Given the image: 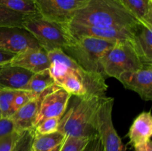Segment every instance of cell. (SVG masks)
I'll list each match as a JSON object with an SVG mask.
<instances>
[{
  "mask_svg": "<svg viewBox=\"0 0 152 151\" xmlns=\"http://www.w3.org/2000/svg\"><path fill=\"white\" fill-rule=\"evenodd\" d=\"M54 84H56L54 80L47 69L33 74L25 90L32 93L34 97H38Z\"/></svg>",
  "mask_w": 152,
  "mask_h": 151,
  "instance_id": "d6986e66",
  "label": "cell"
},
{
  "mask_svg": "<svg viewBox=\"0 0 152 151\" xmlns=\"http://www.w3.org/2000/svg\"><path fill=\"white\" fill-rule=\"evenodd\" d=\"M10 64L28 70L33 73L49 69L50 67L48 52L41 47L29 49L15 55Z\"/></svg>",
  "mask_w": 152,
  "mask_h": 151,
  "instance_id": "4fadbf2b",
  "label": "cell"
},
{
  "mask_svg": "<svg viewBox=\"0 0 152 151\" xmlns=\"http://www.w3.org/2000/svg\"><path fill=\"white\" fill-rule=\"evenodd\" d=\"M88 0H34L38 13L45 19L67 25Z\"/></svg>",
  "mask_w": 152,
  "mask_h": 151,
  "instance_id": "ba28073f",
  "label": "cell"
},
{
  "mask_svg": "<svg viewBox=\"0 0 152 151\" xmlns=\"http://www.w3.org/2000/svg\"><path fill=\"white\" fill-rule=\"evenodd\" d=\"M135 151H152V143L149 140L145 143L135 147Z\"/></svg>",
  "mask_w": 152,
  "mask_h": 151,
  "instance_id": "1f68e13d",
  "label": "cell"
},
{
  "mask_svg": "<svg viewBox=\"0 0 152 151\" xmlns=\"http://www.w3.org/2000/svg\"><path fill=\"white\" fill-rule=\"evenodd\" d=\"M105 96L76 97L77 99L69 108H67L60 118L58 131L65 137L91 139L98 136L96 127V113Z\"/></svg>",
  "mask_w": 152,
  "mask_h": 151,
  "instance_id": "3957f363",
  "label": "cell"
},
{
  "mask_svg": "<svg viewBox=\"0 0 152 151\" xmlns=\"http://www.w3.org/2000/svg\"><path fill=\"white\" fill-rule=\"evenodd\" d=\"M142 25L152 28V0H119Z\"/></svg>",
  "mask_w": 152,
  "mask_h": 151,
  "instance_id": "ac0fdd59",
  "label": "cell"
},
{
  "mask_svg": "<svg viewBox=\"0 0 152 151\" xmlns=\"http://www.w3.org/2000/svg\"><path fill=\"white\" fill-rule=\"evenodd\" d=\"M65 136L59 131L42 135L36 133L31 151H51L64 142Z\"/></svg>",
  "mask_w": 152,
  "mask_h": 151,
  "instance_id": "ffe728a7",
  "label": "cell"
},
{
  "mask_svg": "<svg viewBox=\"0 0 152 151\" xmlns=\"http://www.w3.org/2000/svg\"><path fill=\"white\" fill-rule=\"evenodd\" d=\"M90 139L84 138L65 137L60 151H83Z\"/></svg>",
  "mask_w": 152,
  "mask_h": 151,
  "instance_id": "d4e9b609",
  "label": "cell"
},
{
  "mask_svg": "<svg viewBox=\"0 0 152 151\" xmlns=\"http://www.w3.org/2000/svg\"><path fill=\"white\" fill-rule=\"evenodd\" d=\"M22 26L47 52L57 49L63 50L72 40L66 25L48 20L39 14L26 16Z\"/></svg>",
  "mask_w": 152,
  "mask_h": 151,
  "instance_id": "5b68a950",
  "label": "cell"
},
{
  "mask_svg": "<svg viewBox=\"0 0 152 151\" xmlns=\"http://www.w3.org/2000/svg\"><path fill=\"white\" fill-rule=\"evenodd\" d=\"M33 73L10 64L0 66V88L25 90Z\"/></svg>",
  "mask_w": 152,
  "mask_h": 151,
  "instance_id": "5bb4252c",
  "label": "cell"
},
{
  "mask_svg": "<svg viewBox=\"0 0 152 151\" xmlns=\"http://www.w3.org/2000/svg\"><path fill=\"white\" fill-rule=\"evenodd\" d=\"M114 99L104 97L96 113V131L104 151H126V146L117 134L112 120Z\"/></svg>",
  "mask_w": 152,
  "mask_h": 151,
  "instance_id": "52a82bcc",
  "label": "cell"
},
{
  "mask_svg": "<svg viewBox=\"0 0 152 151\" xmlns=\"http://www.w3.org/2000/svg\"><path fill=\"white\" fill-rule=\"evenodd\" d=\"M83 151H104L99 136H96L91 139Z\"/></svg>",
  "mask_w": 152,
  "mask_h": 151,
  "instance_id": "f546056e",
  "label": "cell"
},
{
  "mask_svg": "<svg viewBox=\"0 0 152 151\" xmlns=\"http://www.w3.org/2000/svg\"><path fill=\"white\" fill-rule=\"evenodd\" d=\"M117 80L125 88L134 91L143 100H152V65H145L137 70L123 73Z\"/></svg>",
  "mask_w": 152,
  "mask_h": 151,
  "instance_id": "7c38bea8",
  "label": "cell"
},
{
  "mask_svg": "<svg viewBox=\"0 0 152 151\" xmlns=\"http://www.w3.org/2000/svg\"><path fill=\"white\" fill-rule=\"evenodd\" d=\"M15 55L0 45V66L10 64Z\"/></svg>",
  "mask_w": 152,
  "mask_h": 151,
  "instance_id": "4dcf8cb0",
  "label": "cell"
},
{
  "mask_svg": "<svg viewBox=\"0 0 152 151\" xmlns=\"http://www.w3.org/2000/svg\"><path fill=\"white\" fill-rule=\"evenodd\" d=\"M144 65L138 57L132 41L116 42L101 59L102 73L105 78L118 79L123 73L137 70Z\"/></svg>",
  "mask_w": 152,
  "mask_h": 151,
  "instance_id": "8992f818",
  "label": "cell"
},
{
  "mask_svg": "<svg viewBox=\"0 0 152 151\" xmlns=\"http://www.w3.org/2000/svg\"><path fill=\"white\" fill-rule=\"evenodd\" d=\"M1 118H2V115H1V110H0V119H1Z\"/></svg>",
  "mask_w": 152,
  "mask_h": 151,
  "instance_id": "836d02e7",
  "label": "cell"
},
{
  "mask_svg": "<svg viewBox=\"0 0 152 151\" xmlns=\"http://www.w3.org/2000/svg\"><path fill=\"white\" fill-rule=\"evenodd\" d=\"M68 33L73 38L82 36H90L102 38L108 41L117 42L133 40L136 31L126 29H119L109 27H98L86 25L83 24L70 22L66 25Z\"/></svg>",
  "mask_w": 152,
  "mask_h": 151,
  "instance_id": "30bf717a",
  "label": "cell"
},
{
  "mask_svg": "<svg viewBox=\"0 0 152 151\" xmlns=\"http://www.w3.org/2000/svg\"><path fill=\"white\" fill-rule=\"evenodd\" d=\"M34 97L32 95V93H30L29 91L25 90H18L17 93H16V96H15L13 102V106H12V111H13V114L19 108L23 106L25 104H26L28 101L31 99H34Z\"/></svg>",
  "mask_w": 152,
  "mask_h": 151,
  "instance_id": "83f0119b",
  "label": "cell"
},
{
  "mask_svg": "<svg viewBox=\"0 0 152 151\" xmlns=\"http://www.w3.org/2000/svg\"><path fill=\"white\" fill-rule=\"evenodd\" d=\"M44 93L38 97H35L28 101L23 106L19 108L10 117L14 124L15 130L22 132L27 130L34 129L36 120L39 110L40 102Z\"/></svg>",
  "mask_w": 152,
  "mask_h": 151,
  "instance_id": "9a60e30c",
  "label": "cell"
},
{
  "mask_svg": "<svg viewBox=\"0 0 152 151\" xmlns=\"http://www.w3.org/2000/svg\"><path fill=\"white\" fill-rule=\"evenodd\" d=\"M0 4L24 16L39 14L34 0H0Z\"/></svg>",
  "mask_w": 152,
  "mask_h": 151,
  "instance_id": "44dd1931",
  "label": "cell"
},
{
  "mask_svg": "<svg viewBox=\"0 0 152 151\" xmlns=\"http://www.w3.org/2000/svg\"><path fill=\"white\" fill-rule=\"evenodd\" d=\"M115 43L94 37H72L71 43L62 50L86 70L103 76L101 59Z\"/></svg>",
  "mask_w": 152,
  "mask_h": 151,
  "instance_id": "277c9868",
  "label": "cell"
},
{
  "mask_svg": "<svg viewBox=\"0 0 152 151\" xmlns=\"http://www.w3.org/2000/svg\"><path fill=\"white\" fill-rule=\"evenodd\" d=\"M71 97L69 93L56 84L48 89L42 97L34 128L45 119L62 118L68 107Z\"/></svg>",
  "mask_w": 152,
  "mask_h": 151,
  "instance_id": "9c48e42d",
  "label": "cell"
},
{
  "mask_svg": "<svg viewBox=\"0 0 152 151\" xmlns=\"http://www.w3.org/2000/svg\"><path fill=\"white\" fill-rule=\"evenodd\" d=\"M59 122H60L59 118H49L39 123L34 129L36 133L39 134H50L58 131Z\"/></svg>",
  "mask_w": 152,
  "mask_h": 151,
  "instance_id": "484cf974",
  "label": "cell"
},
{
  "mask_svg": "<svg viewBox=\"0 0 152 151\" xmlns=\"http://www.w3.org/2000/svg\"><path fill=\"white\" fill-rule=\"evenodd\" d=\"M129 144L138 146L151 140L152 136V116L151 111L142 112L134 120L129 132Z\"/></svg>",
  "mask_w": 152,
  "mask_h": 151,
  "instance_id": "2e32d148",
  "label": "cell"
},
{
  "mask_svg": "<svg viewBox=\"0 0 152 151\" xmlns=\"http://www.w3.org/2000/svg\"><path fill=\"white\" fill-rule=\"evenodd\" d=\"M26 16L16 13L0 4V28L22 27Z\"/></svg>",
  "mask_w": 152,
  "mask_h": 151,
  "instance_id": "7402d4cb",
  "label": "cell"
},
{
  "mask_svg": "<svg viewBox=\"0 0 152 151\" xmlns=\"http://www.w3.org/2000/svg\"><path fill=\"white\" fill-rule=\"evenodd\" d=\"M22 132L14 130L0 139V151H12Z\"/></svg>",
  "mask_w": 152,
  "mask_h": 151,
  "instance_id": "4316f807",
  "label": "cell"
},
{
  "mask_svg": "<svg viewBox=\"0 0 152 151\" xmlns=\"http://www.w3.org/2000/svg\"><path fill=\"white\" fill-rule=\"evenodd\" d=\"M14 130H16L11 118H1L0 119V139Z\"/></svg>",
  "mask_w": 152,
  "mask_h": 151,
  "instance_id": "f1b7e54d",
  "label": "cell"
},
{
  "mask_svg": "<svg viewBox=\"0 0 152 151\" xmlns=\"http://www.w3.org/2000/svg\"><path fill=\"white\" fill-rule=\"evenodd\" d=\"M132 44L141 62L152 65V28L141 25L135 32Z\"/></svg>",
  "mask_w": 152,
  "mask_h": 151,
  "instance_id": "e0dca14e",
  "label": "cell"
},
{
  "mask_svg": "<svg viewBox=\"0 0 152 151\" xmlns=\"http://www.w3.org/2000/svg\"><path fill=\"white\" fill-rule=\"evenodd\" d=\"M71 22L132 31L142 25L119 0H88Z\"/></svg>",
  "mask_w": 152,
  "mask_h": 151,
  "instance_id": "7a4b0ae2",
  "label": "cell"
},
{
  "mask_svg": "<svg viewBox=\"0 0 152 151\" xmlns=\"http://www.w3.org/2000/svg\"><path fill=\"white\" fill-rule=\"evenodd\" d=\"M0 45L16 55L40 47L34 36L22 27L0 28Z\"/></svg>",
  "mask_w": 152,
  "mask_h": 151,
  "instance_id": "8fae6325",
  "label": "cell"
},
{
  "mask_svg": "<svg viewBox=\"0 0 152 151\" xmlns=\"http://www.w3.org/2000/svg\"><path fill=\"white\" fill-rule=\"evenodd\" d=\"M35 129L22 131L19 139L15 144L12 151H31L32 144L35 137Z\"/></svg>",
  "mask_w": 152,
  "mask_h": 151,
  "instance_id": "cb8c5ba5",
  "label": "cell"
},
{
  "mask_svg": "<svg viewBox=\"0 0 152 151\" xmlns=\"http://www.w3.org/2000/svg\"><path fill=\"white\" fill-rule=\"evenodd\" d=\"M62 143H63V142H62ZM62 143L61 144H59V145H58V146H56V147H55V148H53V149L51 151H60L61 147H62Z\"/></svg>",
  "mask_w": 152,
  "mask_h": 151,
  "instance_id": "d6a6232c",
  "label": "cell"
},
{
  "mask_svg": "<svg viewBox=\"0 0 152 151\" xmlns=\"http://www.w3.org/2000/svg\"><path fill=\"white\" fill-rule=\"evenodd\" d=\"M49 71L55 84L71 96H105L108 86L105 77L83 69L61 49L48 52Z\"/></svg>",
  "mask_w": 152,
  "mask_h": 151,
  "instance_id": "6da1fadb",
  "label": "cell"
},
{
  "mask_svg": "<svg viewBox=\"0 0 152 151\" xmlns=\"http://www.w3.org/2000/svg\"><path fill=\"white\" fill-rule=\"evenodd\" d=\"M18 90L0 88V110L2 118H10L13 115V102Z\"/></svg>",
  "mask_w": 152,
  "mask_h": 151,
  "instance_id": "603a6c76",
  "label": "cell"
}]
</instances>
